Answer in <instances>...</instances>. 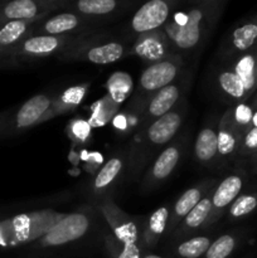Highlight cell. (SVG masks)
Here are the masks:
<instances>
[{"label": "cell", "instance_id": "obj_1", "mask_svg": "<svg viewBox=\"0 0 257 258\" xmlns=\"http://www.w3.org/2000/svg\"><path fill=\"white\" fill-rule=\"evenodd\" d=\"M88 219L83 214L75 213L65 217L52 227L43 238L44 246H60L81 238L87 232Z\"/></svg>", "mask_w": 257, "mask_h": 258}, {"label": "cell", "instance_id": "obj_2", "mask_svg": "<svg viewBox=\"0 0 257 258\" xmlns=\"http://www.w3.org/2000/svg\"><path fill=\"white\" fill-rule=\"evenodd\" d=\"M169 15V7L161 0H151L144 4L133 18L134 30L138 33H145L159 28L166 20Z\"/></svg>", "mask_w": 257, "mask_h": 258}, {"label": "cell", "instance_id": "obj_3", "mask_svg": "<svg viewBox=\"0 0 257 258\" xmlns=\"http://www.w3.org/2000/svg\"><path fill=\"white\" fill-rule=\"evenodd\" d=\"M176 67L171 62L164 60L150 66L143 72L140 83L144 90L155 91L169 86V83L175 78Z\"/></svg>", "mask_w": 257, "mask_h": 258}, {"label": "cell", "instance_id": "obj_4", "mask_svg": "<svg viewBox=\"0 0 257 258\" xmlns=\"http://www.w3.org/2000/svg\"><path fill=\"white\" fill-rule=\"evenodd\" d=\"M49 105V98L43 95L34 96L30 100H28L20 107V110L17 113V117H15V123H17L18 127L24 128L37 122L42 117L43 113L48 110Z\"/></svg>", "mask_w": 257, "mask_h": 258}, {"label": "cell", "instance_id": "obj_5", "mask_svg": "<svg viewBox=\"0 0 257 258\" xmlns=\"http://www.w3.org/2000/svg\"><path fill=\"white\" fill-rule=\"evenodd\" d=\"M202 19L201 10L194 9L189 13L184 24H179L175 34L173 35L175 44L179 48L188 49L194 47L199 40V22Z\"/></svg>", "mask_w": 257, "mask_h": 258}, {"label": "cell", "instance_id": "obj_6", "mask_svg": "<svg viewBox=\"0 0 257 258\" xmlns=\"http://www.w3.org/2000/svg\"><path fill=\"white\" fill-rule=\"evenodd\" d=\"M180 126V117L175 112H168L159 117L149 128V139L154 144H165L175 135Z\"/></svg>", "mask_w": 257, "mask_h": 258}, {"label": "cell", "instance_id": "obj_7", "mask_svg": "<svg viewBox=\"0 0 257 258\" xmlns=\"http://www.w3.org/2000/svg\"><path fill=\"white\" fill-rule=\"evenodd\" d=\"M242 186H243V179L241 176L229 175L217 188L212 204H214V207L217 208H224V207L229 206L238 198Z\"/></svg>", "mask_w": 257, "mask_h": 258}, {"label": "cell", "instance_id": "obj_8", "mask_svg": "<svg viewBox=\"0 0 257 258\" xmlns=\"http://www.w3.org/2000/svg\"><path fill=\"white\" fill-rule=\"evenodd\" d=\"M178 97L179 91L178 87H175V86L169 85L166 87L161 88L156 93L155 97L153 98L150 105H149V112L153 116H156V117H161V116L169 112V110L173 107V105L176 102Z\"/></svg>", "mask_w": 257, "mask_h": 258}, {"label": "cell", "instance_id": "obj_9", "mask_svg": "<svg viewBox=\"0 0 257 258\" xmlns=\"http://www.w3.org/2000/svg\"><path fill=\"white\" fill-rule=\"evenodd\" d=\"M256 62L257 57H254L253 54H246L239 58L238 62L236 63V67H234V72L243 82L248 95L257 88Z\"/></svg>", "mask_w": 257, "mask_h": 258}, {"label": "cell", "instance_id": "obj_10", "mask_svg": "<svg viewBox=\"0 0 257 258\" xmlns=\"http://www.w3.org/2000/svg\"><path fill=\"white\" fill-rule=\"evenodd\" d=\"M217 153H218V135L211 128H204L197 138V158L202 161H208Z\"/></svg>", "mask_w": 257, "mask_h": 258}, {"label": "cell", "instance_id": "obj_11", "mask_svg": "<svg viewBox=\"0 0 257 258\" xmlns=\"http://www.w3.org/2000/svg\"><path fill=\"white\" fill-rule=\"evenodd\" d=\"M122 53V45L112 42L88 50L87 58L90 62L96 63V64H108V63H113L120 59Z\"/></svg>", "mask_w": 257, "mask_h": 258}, {"label": "cell", "instance_id": "obj_12", "mask_svg": "<svg viewBox=\"0 0 257 258\" xmlns=\"http://www.w3.org/2000/svg\"><path fill=\"white\" fill-rule=\"evenodd\" d=\"M116 236L123 242V248L117 258H140V249L136 244V227L134 223L123 224L116 229Z\"/></svg>", "mask_w": 257, "mask_h": 258}, {"label": "cell", "instance_id": "obj_13", "mask_svg": "<svg viewBox=\"0 0 257 258\" xmlns=\"http://www.w3.org/2000/svg\"><path fill=\"white\" fill-rule=\"evenodd\" d=\"M107 88L113 101L122 102L130 95L131 88H133V80L127 73L116 72L108 78Z\"/></svg>", "mask_w": 257, "mask_h": 258}, {"label": "cell", "instance_id": "obj_14", "mask_svg": "<svg viewBox=\"0 0 257 258\" xmlns=\"http://www.w3.org/2000/svg\"><path fill=\"white\" fill-rule=\"evenodd\" d=\"M38 13V8L32 0H14L5 5V18L12 20L32 19Z\"/></svg>", "mask_w": 257, "mask_h": 258}, {"label": "cell", "instance_id": "obj_15", "mask_svg": "<svg viewBox=\"0 0 257 258\" xmlns=\"http://www.w3.org/2000/svg\"><path fill=\"white\" fill-rule=\"evenodd\" d=\"M218 81L222 90H223L227 95L231 96L232 98L242 100V98H244L248 95L243 82H242L241 78L236 75L234 71H226V72H222L221 75H219Z\"/></svg>", "mask_w": 257, "mask_h": 258}, {"label": "cell", "instance_id": "obj_16", "mask_svg": "<svg viewBox=\"0 0 257 258\" xmlns=\"http://www.w3.org/2000/svg\"><path fill=\"white\" fill-rule=\"evenodd\" d=\"M179 160V151L175 148H168L161 153L154 164L153 174L156 179H165L175 168Z\"/></svg>", "mask_w": 257, "mask_h": 258}, {"label": "cell", "instance_id": "obj_17", "mask_svg": "<svg viewBox=\"0 0 257 258\" xmlns=\"http://www.w3.org/2000/svg\"><path fill=\"white\" fill-rule=\"evenodd\" d=\"M77 25V17L71 14V13H65V14H59L48 20L44 25V29L45 32L50 33V34H59V33H65L68 32V30L75 29Z\"/></svg>", "mask_w": 257, "mask_h": 258}, {"label": "cell", "instance_id": "obj_18", "mask_svg": "<svg viewBox=\"0 0 257 258\" xmlns=\"http://www.w3.org/2000/svg\"><path fill=\"white\" fill-rule=\"evenodd\" d=\"M209 246L211 244L207 237H196V238L183 242L178 247V253L183 258H198L202 254L207 253Z\"/></svg>", "mask_w": 257, "mask_h": 258}, {"label": "cell", "instance_id": "obj_19", "mask_svg": "<svg viewBox=\"0 0 257 258\" xmlns=\"http://www.w3.org/2000/svg\"><path fill=\"white\" fill-rule=\"evenodd\" d=\"M257 209V193H247L239 196L232 203L229 213L233 218H242Z\"/></svg>", "mask_w": 257, "mask_h": 258}, {"label": "cell", "instance_id": "obj_20", "mask_svg": "<svg viewBox=\"0 0 257 258\" xmlns=\"http://www.w3.org/2000/svg\"><path fill=\"white\" fill-rule=\"evenodd\" d=\"M58 47V39L49 35H42V37H34L28 39L24 43V50L28 53L34 54H42V53H50Z\"/></svg>", "mask_w": 257, "mask_h": 258}, {"label": "cell", "instance_id": "obj_21", "mask_svg": "<svg viewBox=\"0 0 257 258\" xmlns=\"http://www.w3.org/2000/svg\"><path fill=\"white\" fill-rule=\"evenodd\" d=\"M236 247V239L229 234L219 237L216 242L209 246L207 251V258H228Z\"/></svg>", "mask_w": 257, "mask_h": 258}, {"label": "cell", "instance_id": "obj_22", "mask_svg": "<svg viewBox=\"0 0 257 258\" xmlns=\"http://www.w3.org/2000/svg\"><path fill=\"white\" fill-rule=\"evenodd\" d=\"M27 24L23 20H10L0 29V45H9L17 42L25 33Z\"/></svg>", "mask_w": 257, "mask_h": 258}, {"label": "cell", "instance_id": "obj_23", "mask_svg": "<svg viewBox=\"0 0 257 258\" xmlns=\"http://www.w3.org/2000/svg\"><path fill=\"white\" fill-rule=\"evenodd\" d=\"M77 8L85 14H107L115 9L116 2L113 0H81L78 2Z\"/></svg>", "mask_w": 257, "mask_h": 258}, {"label": "cell", "instance_id": "obj_24", "mask_svg": "<svg viewBox=\"0 0 257 258\" xmlns=\"http://www.w3.org/2000/svg\"><path fill=\"white\" fill-rule=\"evenodd\" d=\"M201 201V191L198 189H189L176 202L175 213L180 217H186Z\"/></svg>", "mask_w": 257, "mask_h": 258}, {"label": "cell", "instance_id": "obj_25", "mask_svg": "<svg viewBox=\"0 0 257 258\" xmlns=\"http://www.w3.org/2000/svg\"><path fill=\"white\" fill-rule=\"evenodd\" d=\"M212 209V202L209 199H202L196 207L190 211V213L185 217V223L191 228H197L201 226L208 217Z\"/></svg>", "mask_w": 257, "mask_h": 258}, {"label": "cell", "instance_id": "obj_26", "mask_svg": "<svg viewBox=\"0 0 257 258\" xmlns=\"http://www.w3.org/2000/svg\"><path fill=\"white\" fill-rule=\"evenodd\" d=\"M136 52L145 59L156 60L163 57L164 48L159 40L154 39V38H148V39L143 40L140 44H138Z\"/></svg>", "mask_w": 257, "mask_h": 258}, {"label": "cell", "instance_id": "obj_27", "mask_svg": "<svg viewBox=\"0 0 257 258\" xmlns=\"http://www.w3.org/2000/svg\"><path fill=\"white\" fill-rule=\"evenodd\" d=\"M121 170V161L118 159H111L102 169L98 173V175L96 176L95 186L96 188L101 189L107 186L113 179L117 176L118 171Z\"/></svg>", "mask_w": 257, "mask_h": 258}, {"label": "cell", "instance_id": "obj_28", "mask_svg": "<svg viewBox=\"0 0 257 258\" xmlns=\"http://www.w3.org/2000/svg\"><path fill=\"white\" fill-rule=\"evenodd\" d=\"M237 146V139L233 133L222 130L218 135V151L222 155H229Z\"/></svg>", "mask_w": 257, "mask_h": 258}, {"label": "cell", "instance_id": "obj_29", "mask_svg": "<svg viewBox=\"0 0 257 258\" xmlns=\"http://www.w3.org/2000/svg\"><path fill=\"white\" fill-rule=\"evenodd\" d=\"M254 110L246 103H239L234 110V121L241 127H251Z\"/></svg>", "mask_w": 257, "mask_h": 258}, {"label": "cell", "instance_id": "obj_30", "mask_svg": "<svg viewBox=\"0 0 257 258\" xmlns=\"http://www.w3.org/2000/svg\"><path fill=\"white\" fill-rule=\"evenodd\" d=\"M166 219H168V209L166 208H159L153 213L149 221V227H150L151 232L155 234H161L165 229Z\"/></svg>", "mask_w": 257, "mask_h": 258}, {"label": "cell", "instance_id": "obj_31", "mask_svg": "<svg viewBox=\"0 0 257 258\" xmlns=\"http://www.w3.org/2000/svg\"><path fill=\"white\" fill-rule=\"evenodd\" d=\"M242 145L248 154H257V127L251 126L246 131V134L243 135V140H242Z\"/></svg>", "mask_w": 257, "mask_h": 258}, {"label": "cell", "instance_id": "obj_32", "mask_svg": "<svg viewBox=\"0 0 257 258\" xmlns=\"http://www.w3.org/2000/svg\"><path fill=\"white\" fill-rule=\"evenodd\" d=\"M85 88L83 87H71L67 91H65L62 98L65 102L67 103H73V105H77L82 101L83 96H85Z\"/></svg>", "mask_w": 257, "mask_h": 258}, {"label": "cell", "instance_id": "obj_33", "mask_svg": "<svg viewBox=\"0 0 257 258\" xmlns=\"http://www.w3.org/2000/svg\"><path fill=\"white\" fill-rule=\"evenodd\" d=\"M73 134L77 136L81 140H85L86 138L90 134V123L86 122V121H77V122L73 123Z\"/></svg>", "mask_w": 257, "mask_h": 258}, {"label": "cell", "instance_id": "obj_34", "mask_svg": "<svg viewBox=\"0 0 257 258\" xmlns=\"http://www.w3.org/2000/svg\"><path fill=\"white\" fill-rule=\"evenodd\" d=\"M115 125H116V126H118V127H120V128H123V127H125V126H126L125 118H123V117H118V118H116Z\"/></svg>", "mask_w": 257, "mask_h": 258}, {"label": "cell", "instance_id": "obj_35", "mask_svg": "<svg viewBox=\"0 0 257 258\" xmlns=\"http://www.w3.org/2000/svg\"><path fill=\"white\" fill-rule=\"evenodd\" d=\"M144 258H161V257L155 256V254H149V256H145Z\"/></svg>", "mask_w": 257, "mask_h": 258}, {"label": "cell", "instance_id": "obj_36", "mask_svg": "<svg viewBox=\"0 0 257 258\" xmlns=\"http://www.w3.org/2000/svg\"><path fill=\"white\" fill-rule=\"evenodd\" d=\"M256 76H257V62H256Z\"/></svg>", "mask_w": 257, "mask_h": 258}, {"label": "cell", "instance_id": "obj_37", "mask_svg": "<svg viewBox=\"0 0 257 258\" xmlns=\"http://www.w3.org/2000/svg\"><path fill=\"white\" fill-rule=\"evenodd\" d=\"M256 105H257V102H256Z\"/></svg>", "mask_w": 257, "mask_h": 258}]
</instances>
